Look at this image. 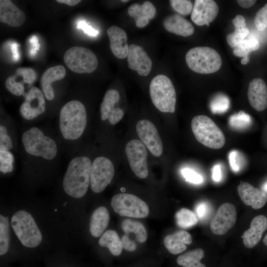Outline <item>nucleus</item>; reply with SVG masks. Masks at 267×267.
Listing matches in <instances>:
<instances>
[{
	"label": "nucleus",
	"instance_id": "obj_1",
	"mask_svg": "<svg viewBox=\"0 0 267 267\" xmlns=\"http://www.w3.org/2000/svg\"><path fill=\"white\" fill-rule=\"evenodd\" d=\"M91 163L90 159L85 156H76L71 160L63 180L66 193L76 198L85 195L90 185Z\"/></svg>",
	"mask_w": 267,
	"mask_h": 267
},
{
	"label": "nucleus",
	"instance_id": "obj_2",
	"mask_svg": "<svg viewBox=\"0 0 267 267\" xmlns=\"http://www.w3.org/2000/svg\"><path fill=\"white\" fill-rule=\"evenodd\" d=\"M87 124V114L84 105L73 100L65 104L60 109L59 128L63 138L73 141L83 134Z\"/></svg>",
	"mask_w": 267,
	"mask_h": 267
},
{
	"label": "nucleus",
	"instance_id": "obj_3",
	"mask_svg": "<svg viewBox=\"0 0 267 267\" xmlns=\"http://www.w3.org/2000/svg\"><path fill=\"white\" fill-rule=\"evenodd\" d=\"M21 141L24 150L30 156L51 161L58 153L55 141L44 134L39 128L33 127L25 131Z\"/></svg>",
	"mask_w": 267,
	"mask_h": 267
},
{
	"label": "nucleus",
	"instance_id": "obj_4",
	"mask_svg": "<svg viewBox=\"0 0 267 267\" xmlns=\"http://www.w3.org/2000/svg\"><path fill=\"white\" fill-rule=\"evenodd\" d=\"M152 103L160 111L174 113L177 100L176 92L171 80L160 74L155 77L149 86Z\"/></svg>",
	"mask_w": 267,
	"mask_h": 267
},
{
	"label": "nucleus",
	"instance_id": "obj_5",
	"mask_svg": "<svg viewBox=\"0 0 267 267\" xmlns=\"http://www.w3.org/2000/svg\"><path fill=\"white\" fill-rule=\"evenodd\" d=\"M11 225L21 244L28 248L39 246L42 235L32 216L25 210L16 212L11 219Z\"/></svg>",
	"mask_w": 267,
	"mask_h": 267
},
{
	"label": "nucleus",
	"instance_id": "obj_6",
	"mask_svg": "<svg viewBox=\"0 0 267 267\" xmlns=\"http://www.w3.org/2000/svg\"><path fill=\"white\" fill-rule=\"evenodd\" d=\"M185 61L191 70L203 74L215 73L222 65L220 54L216 50L208 46L191 48L186 54Z\"/></svg>",
	"mask_w": 267,
	"mask_h": 267
},
{
	"label": "nucleus",
	"instance_id": "obj_7",
	"mask_svg": "<svg viewBox=\"0 0 267 267\" xmlns=\"http://www.w3.org/2000/svg\"><path fill=\"white\" fill-rule=\"evenodd\" d=\"M193 133L198 142L212 149H220L224 144L223 134L214 122L209 117L198 115L191 121Z\"/></svg>",
	"mask_w": 267,
	"mask_h": 267
},
{
	"label": "nucleus",
	"instance_id": "obj_8",
	"mask_svg": "<svg viewBox=\"0 0 267 267\" xmlns=\"http://www.w3.org/2000/svg\"><path fill=\"white\" fill-rule=\"evenodd\" d=\"M64 63L72 71L76 73H90L98 66V60L90 49L79 46L69 48L63 56Z\"/></svg>",
	"mask_w": 267,
	"mask_h": 267
},
{
	"label": "nucleus",
	"instance_id": "obj_9",
	"mask_svg": "<svg viewBox=\"0 0 267 267\" xmlns=\"http://www.w3.org/2000/svg\"><path fill=\"white\" fill-rule=\"evenodd\" d=\"M111 205L114 211L122 217L143 218L149 214L147 204L132 194L120 193L114 195Z\"/></svg>",
	"mask_w": 267,
	"mask_h": 267
},
{
	"label": "nucleus",
	"instance_id": "obj_10",
	"mask_svg": "<svg viewBox=\"0 0 267 267\" xmlns=\"http://www.w3.org/2000/svg\"><path fill=\"white\" fill-rule=\"evenodd\" d=\"M114 175L111 161L104 156L95 158L92 162L90 174V186L95 193L103 191L110 183Z\"/></svg>",
	"mask_w": 267,
	"mask_h": 267
},
{
	"label": "nucleus",
	"instance_id": "obj_11",
	"mask_svg": "<svg viewBox=\"0 0 267 267\" xmlns=\"http://www.w3.org/2000/svg\"><path fill=\"white\" fill-rule=\"evenodd\" d=\"M125 152L134 174L139 178H146L148 175V170L147 152L145 145L137 139H133L127 144Z\"/></svg>",
	"mask_w": 267,
	"mask_h": 267
},
{
	"label": "nucleus",
	"instance_id": "obj_12",
	"mask_svg": "<svg viewBox=\"0 0 267 267\" xmlns=\"http://www.w3.org/2000/svg\"><path fill=\"white\" fill-rule=\"evenodd\" d=\"M137 134L141 142L155 157L163 152L162 140L155 126L150 121L141 120L136 125Z\"/></svg>",
	"mask_w": 267,
	"mask_h": 267
},
{
	"label": "nucleus",
	"instance_id": "obj_13",
	"mask_svg": "<svg viewBox=\"0 0 267 267\" xmlns=\"http://www.w3.org/2000/svg\"><path fill=\"white\" fill-rule=\"evenodd\" d=\"M237 212L235 206L230 203L220 206L210 222L212 232L216 235H223L236 223Z\"/></svg>",
	"mask_w": 267,
	"mask_h": 267
},
{
	"label": "nucleus",
	"instance_id": "obj_14",
	"mask_svg": "<svg viewBox=\"0 0 267 267\" xmlns=\"http://www.w3.org/2000/svg\"><path fill=\"white\" fill-rule=\"evenodd\" d=\"M43 92L33 87L25 95L20 107V113L26 120L30 121L42 114L45 110V102Z\"/></svg>",
	"mask_w": 267,
	"mask_h": 267
},
{
	"label": "nucleus",
	"instance_id": "obj_15",
	"mask_svg": "<svg viewBox=\"0 0 267 267\" xmlns=\"http://www.w3.org/2000/svg\"><path fill=\"white\" fill-rule=\"evenodd\" d=\"M121 226L125 233L121 241L126 250L134 251L136 248L135 241L142 243L146 240V230L141 222L126 219L122 222Z\"/></svg>",
	"mask_w": 267,
	"mask_h": 267
},
{
	"label": "nucleus",
	"instance_id": "obj_16",
	"mask_svg": "<svg viewBox=\"0 0 267 267\" xmlns=\"http://www.w3.org/2000/svg\"><path fill=\"white\" fill-rule=\"evenodd\" d=\"M219 7L212 0H196L191 14L192 22L198 26L206 25L213 21L218 15Z\"/></svg>",
	"mask_w": 267,
	"mask_h": 267
},
{
	"label": "nucleus",
	"instance_id": "obj_17",
	"mask_svg": "<svg viewBox=\"0 0 267 267\" xmlns=\"http://www.w3.org/2000/svg\"><path fill=\"white\" fill-rule=\"evenodd\" d=\"M120 99L119 92L114 89L108 90L104 94L100 107L101 119L103 121L108 119L113 125L117 124L124 115L123 110L115 108V105Z\"/></svg>",
	"mask_w": 267,
	"mask_h": 267
},
{
	"label": "nucleus",
	"instance_id": "obj_18",
	"mask_svg": "<svg viewBox=\"0 0 267 267\" xmlns=\"http://www.w3.org/2000/svg\"><path fill=\"white\" fill-rule=\"evenodd\" d=\"M127 57L130 69L136 71L141 76H147L150 73L152 62L142 47L135 44H131Z\"/></svg>",
	"mask_w": 267,
	"mask_h": 267
},
{
	"label": "nucleus",
	"instance_id": "obj_19",
	"mask_svg": "<svg viewBox=\"0 0 267 267\" xmlns=\"http://www.w3.org/2000/svg\"><path fill=\"white\" fill-rule=\"evenodd\" d=\"M37 78V74L31 68L20 67L17 68L15 73L5 81V87L12 94L20 96L24 93L25 83L32 84Z\"/></svg>",
	"mask_w": 267,
	"mask_h": 267
},
{
	"label": "nucleus",
	"instance_id": "obj_20",
	"mask_svg": "<svg viewBox=\"0 0 267 267\" xmlns=\"http://www.w3.org/2000/svg\"><path fill=\"white\" fill-rule=\"evenodd\" d=\"M237 191L242 201L254 209L262 208L267 202V196L263 191L247 182H240Z\"/></svg>",
	"mask_w": 267,
	"mask_h": 267
},
{
	"label": "nucleus",
	"instance_id": "obj_21",
	"mask_svg": "<svg viewBox=\"0 0 267 267\" xmlns=\"http://www.w3.org/2000/svg\"><path fill=\"white\" fill-rule=\"evenodd\" d=\"M247 95L250 105L256 110L261 112L267 108V88L262 79L255 78L250 83Z\"/></svg>",
	"mask_w": 267,
	"mask_h": 267
},
{
	"label": "nucleus",
	"instance_id": "obj_22",
	"mask_svg": "<svg viewBox=\"0 0 267 267\" xmlns=\"http://www.w3.org/2000/svg\"><path fill=\"white\" fill-rule=\"evenodd\" d=\"M107 34L110 42V48L113 54L119 59H124L127 57L129 46L125 31L113 25L107 29Z\"/></svg>",
	"mask_w": 267,
	"mask_h": 267
},
{
	"label": "nucleus",
	"instance_id": "obj_23",
	"mask_svg": "<svg viewBox=\"0 0 267 267\" xmlns=\"http://www.w3.org/2000/svg\"><path fill=\"white\" fill-rule=\"evenodd\" d=\"M267 229V219L264 215L254 217L250 223V227L241 236L244 246L252 248L261 240L263 233Z\"/></svg>",
	"mask_w": 267,
	"mask_h": 267
},
{
	"label": "nucleus",
	"instance_id": "obj_24",
	"mask_svg": "<svg viewBox=\"0 0 267 267\" xmlns=\"http://www.w3.org/2000/svg\"><path fill=\"white\" fill-rule=\"evenodd\" d=\"M25 20V13L11 0H0V21L1 23L17 27L23 25Z\"/></svg>",
	"mask_w": 267,
	"mask_h": 267
},
{
	"label": "nucleus",
	"instance_id": "obj_25",
	"mask_svg": "<svg viewBox=\"0 0 267 267\" xmlns=\"http://www.w3.org/2000/svg\"><path fill=\"white\" fill-rule=\"evenodd\" d=\"M66 75V70L61 65L51 67L45 70L42 75L40 86L45 98L52 100L54 97V92L52 83L63 79Z\"/></svg>",
	"mask_w": 267,
	"mask_h": 267
},
{
	"label": "nucleus",
	"instance_id": "obj_26",
	"mask_svg": "<svg viewBox=\"0 0 267 267\" xmlns=\"http://www.w3.org/2000/svg\"><path fill=\"white\" fill-rule=\"evenodd\" d=\"M156 11L154 6L148 1L144 2L142 5L134 3L128 9L129 15L134 19L136 26L140 28L149 23V20L154 18Z\"/></svg>",
	"mask_w": 267,
	"mask_h": 267
},
{
	"label": "nucleus",
	"instance_id": "obj_27",
	"mask_svg": "<svg viewBox=\"0 0 267 267\" xmlns=\"http://www.w3.org/2000/svg\"><path fill=\"white\" fill-rule=\"evenodd\" d=\"M163 25L167 31L183 37L190 36L194 32L192 24L177 14L167 17L163 21Z\"/></svg>",
	"mask_w": 267,
	"mask_h": 267
},
{
	"label": "nucleus",
	"instance_id": "obj_28",
	"mask_svg": "<svg viewBox=\"0 0 267 267\" xmlns=\"http://www.w3.org/2000/svg\"><path fill=\"white\" fill-rule=\"evenodd\" d=\"M191 234L184 230H178L166 236L164 244L169 252L173 255H178L186 249V245L192 243Z\"/></svg>",
	"mask_w": 267,
	"mask_h": 267
},
{
	"label": "nucleus",
	"instance_id": "obj_29",
	"mask_svg": "<svg viewBox=\"0 0 267 267\" xmlns=\"http://www.w3.org/2000/svg\"><path fill=\"white\" fill-rule=\"evenodd\" d=\"M109 221V214L104 206L97 208L92 213L89 222V231L93 237H98L103 234Z\"/></svg>",
	"mask_w": 267,
	"mask_h": 267
},
{
	"label": "nucleus",
	"instance_id": "obj_30",
	"mask_svg": "<svg viewBox=\"0 0 267 267\" xmlns=\"http://www.w3.org/2000/svg\"><path fill=\"white\" fill-rule=\"evenodd\" d=\"M204 257V251L196 248L179 255L177 259V263L182 267H207L202 262Z\"/></svg>",
	"mask_w": 267,
	"mask_h": 267
},
{
	"label": "nucleus",
	"instance_id": "obj_31",
	"mask_svg": "<svg viewBox=\"0 0 267 267\" xmlns=\"http://www.w3.org/2000/svg\"><path fill=\"white\" fill-rule=\"evenodd\" d=\"M99 244L107 247L114 256L120 255L123 250V243L117 232L114 230H106L100 237Z\"/></svg>",
	"mask_w": 267,
	"mask_h": 267
},
{
	"label": "nucleus",
	"instance_id": "obj_32",
	"mask_svg": "<svg viewBox=\"0 0 267 267\" xmlns=\"http://www.w3.org/2000/svg\"><path fill=\"white\" fill-rule=\"evenodd\" d=\"M175 219L178 226L182 228H190L198 222L196 214L186 208H182L178 211L176 213Z\"/></svg>",
	"mask_w": 267,
	"mask_h": 267
},
{
	"label": "nucleus",
	"instance_id": "obj_33",
	"mask_svg": "<svg viewBox=\"0 0 267 267\" xmlns=\"http://www.w3.org/2000/svg\"><path fill=\"white\" fill-rule=\"evenodd\" d=\"M9 223L7 217L0 215V255L7 253L9 247Z\"/></svg>",
	"mask_w": 267,
	"mask_h": 267
},
{
	"label": "nucleus",
	"instance_id": "obj_34",
	"mask_svg": "<svg viewBox=\"0 0 267 267\" xmlns=\"http://www.w3.org/2000/svg\"><path fill=\"white\" fill-rule=\"evenodd\" d=\"M260 46L259 42L255 39L244 40L234 48L233 53L237 57L249 58L250 52L258 50Z\"/></svg>",
	"mask_w": 267,
	"mask_h": 267
},
{
	"label": "nucleus",
	"instance_id": "obj_35",
	"mask_svg": "<svg viewBox=\"0 0 267 267\" xmlns=\"http://www.w3.org/2000/svg\"><path fill=\"white\" fill-rule=\"evenodd\" d=\"M251 122V118L250 116L242 111L232 115L229 119V125L232 128L237 129L247 127Z\"/></svg>",
	"mask_w": 267,
	"mask_h": 267
},
{
	"label": "nucleus",
	"instance_id": "obj_36",
	"mask_svg": "<svg viewBox=\"0 0 267 267\" xmlns=\"http://www.w3.org/2000/svg\"><path fill=\"white\" fill-rule=\"evenodd\" d=\"M249 33V30L247 27L244 29H235L233 32L226 36L227 43L231 47L234 48L244 40Z\"/></svg>",
	"mask_w": 267,
	"mask_h": 267
},
{
	"label": "nucleus",
	"instance_id": "obj_37",
	"mask_svg": "<svg viewBox=\"0 0 267 267\" xmlns=\"http://www.w3.org/2000/svg\"><path fill=\"white\" fill-rule=\"evenodd\" d=\"M172 8L178 13L182 15H188L192 12L193 5L190 0H171Z\"/></svg>",
	"mask_w": 267,
	"mask_h": 267
},
{
	"label": "nucleus",
	"instance_id": "obj_38",
	"mask_svg": "<svg viewBox=\"0 0 267 267\" xmlns=\"http://www.w3.org/2000/svg\"><path fill=\"white\" fill-rule=\"evenodd\" d=\"M0 172L9 173L13 168L14 157L9 150H0Z\"/></svg>",
	"mask_w": 267,
	"mask_h": 267
},
{
	"label": "nucleus",
	"instance_id": "obj_39",
	"mask_svg": "<svg viewBox=\"0 0 267 267\" xmlns=\"http://www.w3.org/2000/svg\"><path fill=\"white\" fill-rule=\"evenodd\" d=\"M229 101L228 98L222 94L217 96L211 104V110L214 113H222L228 108Z\"/></svg>",
	"mask_w": 267,
	"mask_h": 267
},
{
	"label": "nucleus",
	"instance_id": "obj_40",
	"mask_svg": "<svg viewBox=\"0 0 267 267\" xmlns=\"http://www.w3.org/2000/svg\"><path fill=\"white\" fill-rule=\"evenodd\" d=\"M254 24L259 31H263L267 28V3L256 13Z\"/></svg>",
	"mask_w": 267,
	"mask_h": 267
},
{
	"label": "nucleus",
	"instance_id": "obj_41",
	"mask_svg": "<svg viewBox=\"0 0 267 267\" xmlns=\"http://www.w3.org/2000/svg\"><path fill=\"white\" fill-rule=\"evenodd\" d=\"M12 140L8 134L6 127L3 124L0 126V150H9L13 148Z\"/></svg>",
	"mask_w": 267,
	"mask_h": 267
},
{
	"label": "nucleus",
	"instance_id": "obj_42",
	"mask_svg": "<svg viewBox=\"0 0 267 267\" xmlns=\"http://www.w3.org/2000/svg\"><path fill=\"white\" fill-rule=\"evenodd\" d=\"M181 173L187 181L194 184H200L203 181L202 177L191 169L184 168L181 171Z\"/></svg>",
	"mask_w": 267,
	"mask_h": 267
},
{
	"label": "nucleus",
	"instance_id": "obj_43",
	"mask_svg": "<svg viewBox=\"0 0 267 267\" xmlns=\"http://www.w3.org/2000/svg\"><path fill=\"white\" fill-rule=\"evenodd\" d=\"M210 211L209 205L205 202L198 203L195 208L196 215L200 219L203 220L209 215Z\"/></svg>",
	"mask_w": 267,
	"mask_h": 267
},
{
	"label": "nucleus",
	"instance_id": "obj_44",
	"mask_svg": "<svg viewBox=\"0 0 267 267\" xmlns=\"http://www.w3.org/2000/svg\"><path fill=\"white\" fill-rule=\"evenodd\" d=\"M77 28L79 29H82L85 33L92 37H96L98 34V31L92 28L91 26L89 25L84 21H79Z\"/></svg>",
	"mask_w": 267,
	"mask_h": 267
},
{
	"label": "nucleus",
	"instance_id": "obj_45",
	"mask_svg": "<svg viewBox=\"0 0 267 267\" xmlns=\"http://www.w3.org/2000/svg\"><path fill=\"white\" fill-rule=\"evenodd\" d=\"M229 163L232 171L237 172L240 168L237 161V153L235 151H231L228 156Z\"/></svg>",
	"mask_w": 267,
	"mask_h": 267
},
{
	"label": "nucleus",
	"instance_id": "obj_46",
	"mask_svg": "<svg viewBox=\"0 0 267 267\" xmlns=\"http://www.w3.org/2000/svg\"><path fill=\"white\" fill-rule=\"evenodd\" d=\"M234 29H244L246 27L245 19L241 15H237L232 21Z\"/></svg>",
	"mask_w": 267,
	"mask_h": 267
},
{
	"label": "nucleus",
	"instance_id": "obj_47",
	"mask_svg": "<svg viewBox=\"0 0 267 267\" xmlns=\"http://www.w3.org/2000/svg\"><path fill=\"white\" fill-rule=\"evenodd\" d=\"M29 42L32 45V48L30 51V54L32 56H34L39 50L40 44L38 42L37 37L33 35L29 39Z\"/></svg>",
	"mask_w": 267,
	"mask_h": 267
},
{
	"label": "nucleus",
	"instance_id": "obj_48",
	"mask_svg": "<svg viewBox=\"0 0 267 267\" xmlns=\"http://www.w3.org/2000/svg\"><path fill=\"white\" fill-rule=\"evenodd\" d=\"M212 178L216 182L220 181L222 179V170L219 165L214 166L212 170Z\"/></svg>",
	"mask_w": 267,
	"mask_h": 267
},
{
	"label": "nucleus",
	"instance_id": "obj_49",
	"mask_svg": "<svg viewBox=\"0 0 267 267\" xmlns=\"http://www.w3.org/2000/svg\"><path fill=\"white\" fill-rule=\"evenodd\" d=\"M238 4L242 7L247 8L252 6L256 2L253 0H238Z\"/></svg>",
	"mask_w": 267,
	"mask_h": 267
},
{
	"label": "nucleus",
	"instance_id": "obj_50",
	"mask_svg": "<svg viewBox=\"0 0 267 267\" xmlns=\"http://www.w3.org/2000/svg\"><path fill=\"white\" fill-rule=\"evenodd\" d=\"M18 44L16 43H13L11 44V49L13 59L17 61L19 59V53L18 52Z\"/></svg>",
	"mask_w": 267,
	"mask_h": 267
},
{
	"label": "nucleus",
	"instance_id": "obj_51",
	"mask_svg": "<svg viewBox=\"0 0 267 267\" xmlns=\"http://www.w3.org/2000/svg\"><path fill=\"white\" fill-rule=\"evenodd\" d=\"M58 3L66 4L70 6H74L81 2L80 0H57Z\"/></svg>",
	"mask_w": 267,
	"mask_h": 267
},
{
	"label": "nucleus",
	"instance_id": "obj_52",
	"mask_svg": "<svg viewBox=\"0 0 267 267\" xmlns=\"http://www.w3.org/2000/svg\"><path fill=\"white\" fill-rule=\"evenodd\" d=\"M249 62V58H243L241 60V63L243 65H246Z\"/></svg>",
	"mask_w": 267,
	"mask_h": 267
},
{
	"label": "nucleus",
	"instance_id": "obj_53",
	"mask_svg": "<svg viewBox=\"0 0 267 267\" xmlns=\"http://www.w3.org/2000/svg\"><path fill=\"white\" fill-rule=\"evenodd\" d=\"M264 192H267V181L263 186V190Z\"/></svg>",
	"mask_w": 267,
	"mask_h": 267
},
{
	"label": "nucleus",
	"instance_id": "obj_54",
	"mask_svg": "<svg viewBox=\"0 0 267 267\" xmlns=\"http://www.w3.org/2000/svg\"><path fill=\"white\" fill-rule=\"evenodd\" d=\"M263 243L266 246H267V233L263 239Z\"/></svg>",
	"mask_w": 267,
	"mask_h": 267
},
{
	"label": "nucleus",
	"instance_id": "obj_55",
	"mask_svg": "<svg viewBox=\"0 0 267 267\" xmlns=\"http://www.w3.org/2000/svg\"><path fill=\"white\" fill-rule=\"evenodd\" d=\"M129 1V0H121L122 2H128Z\"/></svg>",
	"mask_w": 267,
	"mask_h": 267
}]
</instances>
